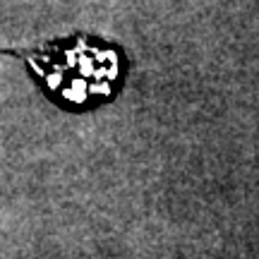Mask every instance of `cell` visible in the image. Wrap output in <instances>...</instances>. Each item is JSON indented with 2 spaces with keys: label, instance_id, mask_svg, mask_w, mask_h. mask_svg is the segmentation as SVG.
I'll return each mask as SVG.
<instances>
[{
  "label": "cell",
  "instance_id": "cell-1",
  "mask_svg": "<svg viewBox=\"0 0 259 259\" xmlns=\"http://www.w3.org/2000/svg\"><path fill=\"white\" fill-rule=\"evenodd\" d=\"M5 53L27 65L48 99L65 111H89L111 101L122 82L120 51L106 38L89 34Z\"/></svg>",
  "mask_w": 259,
  "mask_h": 259
}]
</instances>
